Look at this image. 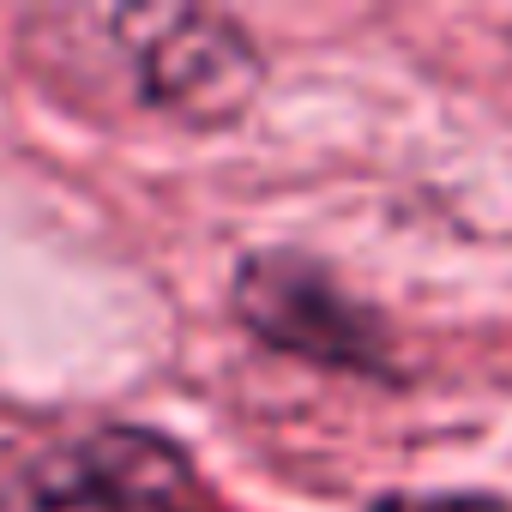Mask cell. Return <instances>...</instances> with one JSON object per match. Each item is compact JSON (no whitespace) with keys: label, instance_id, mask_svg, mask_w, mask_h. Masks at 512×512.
I'll list each match as a JSON object with an SVG mask.
<instances>
[{"label":"cell","instance_id":"obj_3","mask_svg":"<svg viewBox=\"0 0 512 512\" xmlns=\"http://www.w3.org/2000/svg\"><path fill=\"white\" fill-rule=\"evenodd\" d=\"M235 320L260 332L272 350H296L326 368L386 374V332L374 326V314L296 253H260L235 272Z\"/></svg>","mask_w":512,"mask_h":512},{"label":"cell","instance_id":"obj_2","mask_svg":"<svg viewBox=\"0 0 512 512\" xmlns=\"http://www.w3.org/2000/svg\"><path fill=\"white\" fill-rule=\"evenodd\" d=\"M0 512H211V494L175 440L79 428L0 452Z\"/></svg>","mask_w":512,"mask_h":512},{"label":"cell","instance_id":"obj_1","mask_svg":"<svg viewBox=\"0 0 512 512\" xmlns=\"http://www.w3.org/2000/svg\"><path fill=\"white\" fill-rule=\"evenodd\" d=\"M25 61L103 109L169 127H223L253 109L266 61L253 37L205 7H73L25 19Z\"/></svg>","mask_w":512,"mask_h":512},{"label":"cell","instance_id":"obj_4","mask_svg":"<svg viewBox=\"0 0 512 512\" xmlns=\"http://www.w3.org/2000/svg\"><path fill=\"white\" fill-rule=\"evenodd\" d=\"M374 512H512L494 494H392Z\"/></svg>","mask_w":512,"mask_h":512}]
</instances>
